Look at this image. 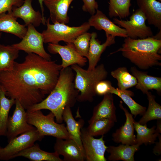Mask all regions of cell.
<instances>
[{
	"label": "cell",
	"instance_id": "obj_27",
	"mask_svg": "<svg viewBox=\"0 0 161 161\" xmlns=\"http://www.w3.org/2000/svg\"><path fill=\"white\" fill-rule=\"evenodd\" d=\"M19 51L12 45L0 44V72L13 69L15 60L18 57Z\"/></svg>",
	"mask_w": 161,
	"mask_h": 161
},
{
	"label": "cell",
	"instance_id": "obj_36",
	"mask_svg": "<svg viewBox=\"0 0 161 161\" xmlns=\"http://www.w3.org/2000/svg\"><path fill=\"white\" fill-rule=\"evenodd\" d=\"M113 87L110 81L105 80H100L97 83L95 87L96 95L101 96L110 93Z\"/></svg>",
	"mask_w": 161,
	"mask_h": 161
},
{
	"label": "cell",
	"instance_id": "obj_2",
	"mask_svg": "<svg viewBox=\"0 0 161 161\" xmlns=\"http://www.w3.org/2000/svg\"><path fill=\"white\" fill-rule=\"evenodd\" d=\"M74 78L73 70L71 67L62 69L57 82L49 95L28 110H49L55 115L57 122L62 123L63 114L65 108L67 106L71 108L74 106L79 93L75 87Z\"/></svg>",
	"mask_w": 161,
	"mask_h": 161
},
{
	"label": "cell",
	"instance_id": "obj_15",
	"mask_svg": "<svg viewBox=\"0 0 161 161\" xmlns=\"http://www.w3.org/2000/svg\"><path fill=\"white\" fill-rule=\"evenodd\" d=\"M55 151L64 157L63 161H83L84 153L77 144L71 139L56 138L54 146Z\"/></svg>",
	"mask_w": 161,
	"mask_h": 161
},
{
	"label": "cell",
	"instance_id": "obj_19",
	"mask_svg": "<svg viewBox=\"0 0 161 161\" xmlns=\"http://www.w3.org/2000/svg\"><path fill=\"white\" fill-rule=\"evenodd\" d=\"M104 118L110 119L115 122L117 121L113 97L111 93L104 95L102 100L94 107L88 123L89 124L97 120Z\"/></svg>",
	"mask_w": 161,
	"mask_h": 161
},
{
	"label": "cell",
	"instance_id": "obj_23",
	"mask_svg": "<svg viewBox=\"0 0 161 161\" xmlns=\"http://www.w3.org/2000/svg\"><path fill=\"white\" fill-rule=\"evenodd\" d=\"M17 18L13 16L11 11L0 15V32L13 34L22 39L27 30L25 25L19 24Z\"/></svg>",
	"mask_w": 161,
	"mask_h": 161
},
{
	"label": "cell",
	"instance_id": "obj_31",
	"mask_svg": "<svg viewBox=\"0 0 161 161\" xmlns=\"http://www.w3.org/2000/svg\"><path fill=\"white\" fill-rule=\"evenodd\" d=\"M146 94L148 101V108L138 122L142 125L151 120H161V106L156 102L155 96L151 92L148 91Z\"/></svg>",
	"mask_w": 161,
	"mask_h": 161
},
{
	"label": "cell",
	"instance_id": "obj_16",
	"mask_svg": "<svg viewBox=\"0 0 161 161\" xmlns=\"http://www.w3.org/2000/svg\"><path fill=\"white\" fill-rule=\"evenodd\" d=\"M32 2V0H24L21 6L13 8L12 14L16 18L22 19L26 26L30 24L35 27L39 26L41 24L45 25L46 19L43 18L39 11L34 10Z\"/></svg>",
	"mask_w": 161,
	"mask_h": 161
},
{
	"label": "cell",
	"instance_id": "obj_40",
	"mask_svg": "<svg viewBox=\"0 0 161 161\" xmlns=\"http://www.w3.org/2000/svg\"><path fill=\"white\" fill-rule=\"evenodd\" d=\"M161 120H157V126L156 127V130L159 133H161Z\"/></svg>",
	"mask_w": 161,
	"mask_h": 161
},
{
	"label": "cell",
	"instance_id": "obj_13",
	"mask_svg": "<svg viewBox=\"0 0 161 161\" xmlns=\"http://www.w3.org/2000/svg\"><path fill=\"white\" fill-rule=\"evenodd\" d=\"M119 106L125 113L126 120L124 125L112 134V140L117 143L130 145L137 144L136 136L134 134L135 120L133 115L123 107L121 101H120Z\"/></svg>",
	"mask_w": 161,
	"mask_h": 161
},
{
	"label": "cell",
	"instance_id": "obj_1",
	"mask_svg": "<svg viewBox=\"0 0 161 161\" xmlns=\"http://www.w3.org/2000/svg\"><path fill=\"white\" fill-rule=\"evenodd\" d=\"M62 69L55 61L27 54L22 62H15L12 70L0 72V84L6 96L18 100L27 110L52 90Z\"/></svg>",
	"mask_w": 161,
	"mask_h": 161
},
{
	"label": "cell",
	"instance_id": "obj_38",
	"mask_svg": "<svg viewBox=\"0 0 161 161\" xmlns=\"http://www.w3.org/2000/svg\"><path fill=\"white\" fill-rule=\"evenodd\" d=\"M159 142L156 143V145L153 149V153L157 155H160L161 153V136L160 134L158 137Z\"/></svg>",
	"mask_w": 161,
	"mask_h": 161
},
{
	"label": "cell",
	"instance_id": "obj_7",
	"mask_svg": "<svg viewBox=\"0 0 161 161\" xmlns=\"http://www.w3.org/2000/svg\"><path fill=\"white\" fill-rule=\"evenodd\" d=\"M113 22L124 28L128 37L132 39L145 38L154 36L151 30L146 25V17L139 8L131 16L129 20L119 19L115 18Z\"/></svg>",
	"mask_w": 161,
	"mask_h": 161
},
{
	"label": "cell",
	"instance_id": "obj_24",
	"mask_svg": "<svg viewBox=\"0 0 161 161\" xmlns=\"http://www.w3.org/2000/svg\"><path fill=\"white\" fill-rule=\"evenodd\" d=\"M22 157L32 161H63L59 155L55 152H47L41 150L39 145L36 143L20 152L13 159Z\"/></svg>",
	"mask_w": 161,
	"mask_h": 161
},
{
	"label": "cell",
	"instance_id": "obj_20",
	"mask_svg": "<svg viewBox=\"0 0 161 161\" xmlns=\"http://www.w3.org/2000/svg\"><path fill=\"white\" fill-rule=\"evenodd\" d=\"M149 24L161 29V3L157 0H136Z\"/></svg>",
	"mask_w": 161,
	"mask_h": 161
},
{
	"label": "cell",
	"instance_id": "obj_44",
	"mask_svg": "<svg viewBox=\"0 0 161 161\" xmlns=\"http://www.w3.org/2000/svg\"><path fill=\"white\" fill-rule=\"evenodd\" d=\"M1 148V147L0 146V148Z\"/></svg>",
	"mask_w": 161,
	"mask_h": 161
},
{
	"label": "cell",
	"instance_id": "obj_10",
	"mask_svg": "<svg viewBox=\"0 0 161 161\" xmlns=\"http://www.w3.org/2000/svg\"><path fill=\"white\" fill-rule=\"evenodd\" d=\"M13 114L9 116L6 136L9 142L19 135L32 130L35 128L29 124L25 109L17 100Z\"/></svg>",
	"mask_w": 161,
	"mask_h": 161
},
{
	"label": "cell",
	"instance_id": "obj_4",
	"mask_svg": "<svg viewBox=\"0 0 161 161\" xmlns=\"http://www.w3.org/2000/svg\"><path fill=\"white\" fill-rule=\"evenodd\" d=\"M71 67L76 73L75 87L80 93L77 100L92 102L96 95L95 88L96 84L105 80L107 76L108 73L104 65L101 64L91 70L84 69L76 64L72 65Z\"/></svg>",
	"mask_w": 161,
	"mask_h": 161
},
{
	"label": "cell",
	"instance_id": "obj_42",
	"mask_svg": "<svg viewBox=\"0 0 161 161\" xmlns=\"http://www.w3.org/2000/svg\"><path fill=\"white\" fill-rule=\"evenodd\" d=\"M1 32H0V38L1 37Z\"/></svg>",
	"mask_w": 161,
	"mask_h": 161
},
{
	"label": "cell",
	"instance_id": "obj_30",
	"mask_svg": "<svg viewBox=\"0 0 161 161\" xmlns=\"http://www.w3.org/2000/svg\"><path fill=\"white\" fill-rule=\"evenodd\" d=\"M111 75L117 81L118 89L121 90L135 86L137 83L136 78L128 72L124 67H119L111 72Z\"/></svg>",
	"mask_w": 161,
	"mask_h": 161
},
{
	"label": "cell",
	"instance_id": "obj_5",
	"mask_svg": "<svg viewBox=\"0 0 161 161\" xmlns=\"http://www.w3.org/2000/svg\"><path fill=\"white\" fill-rule=\"evenodd\" d=\"M49 18L46 19L47 28L41 33L44 43L58 44L61 41L67 43H73L79 35L87 32L90 28L88 22L77 27H70L66 24L56 22L50 23Z\"/></svg>",
	"mask_w": 161,
	"mask_h": 161
},
{
	"label": "cell",
	"instance_id": "obj_32",
	"mask_svg": "<svg viewBox=\"0 0 161 161\" xmlns=\"http://www.w3.org/2000/svg\"><path fill=\"white\" fill-rule=\"evenodd\" d=\"M131 0H109V15L110 18H124L130 15Z\"/></svg>",
	"mask_w": 161,
	"mask_h": 161
},
{
	"label": "cell",
	"instance_id": "obj_29",
	"mask_svg": "<svg viewBox=\"0 0 161 161\" xmlns=\"http://www.w3.org/2000/svg\"><path fill=\"white\" fill-rule=\"evenodd\" d=\"M110 93L119 97L129 107L134 117L138 115H143L146 110V107L138 103L132 99L131 97L134 96V93L131 91L121 90L113 87Z\"/></svg>",
	"mask_w": 161,
	"mask_h": 161
},
{
	"label": "cell",
	"instance_id": "obj_17",
	"mask_svg": "<svg viewBox=\"0 0 161 161\" xmlns=\"http://www.w3.org/2000/svg\"><path fill=\"white\" fill-rule=\"evenodd\" d=\"M106 35V38L105 42L101 44L100 42L97 39V33L95 32L91 33L87 58L89 61L88 70H91L94 69L100 60L102 53L106 47L115 43V37L108 34Z\"/></svg>",
	"mask_w": 161,
	"mask_h": 161
},
{
	"label": "cell",
	"instance_id": "obj_25",
	"mask_svg": "<svg viewBox=\"0 0 161 161\" xmlns=\"http://www.w3.org/2000/svg\"><path fill=\"white\" fill-rule=\"evenodd\" d=\"M137 144L133 145L120 144L117 146H108L106 151L110 154L108 158L109 161H134V155L139 149Z\"/></svg>",
	"mask_w": 161,
	"mask_h": 161
},
{
	"label": "cell",
	"instance_id": "obj_8",
	"mask_svg": "<svg viewBox=\"0 0 161 161\" xmlns=\"http://www.w3.org/2000/svg\"><path fill=\"white\" fill-rule=\"evenodd\" d=\"M44 137L35 129L21 134L8 142L4 147L0 148V160L8 161L21 151L32 145Z\"/></svg>",
	"mask_w": 161,
	"mask_h": 161
},
{
	"label": "cell",
	"instance_id": "obj_11",
	"mask_svg": "<svg viewBox=\"0 0 161 161\" xmlns=\"http://www.w3.org/2000/svg\"><path fill=\"white\" fill-rule=\"evenodd\" d=\"M103 135L95 139L89 134L86 129L81 130V139L85 160L87 161H106L104 155L108 146L103 139Z\"/></svg>",
	"mask_w": 161,
	"mask_h": 161
},
{
	"label": "cell",
	"instance_id": "obj_21",
	"mask_svg": "<svg viewBox=\"0 0 161 161\" xmlns=\"http://www.w3.org/2000/svg\"><path fill=\"white\" fill-rule=\"evenodd\" d=\"M131 71L137 80L135 88L146 94L149 90L154 89L158 93L161 92V78L154 77L132 67Z\"/></svg>",
	"mask_w": 161,
	"mask_h": 161
},
{
	"label": "cell",
	"instance_id": "obj_41",
	"mask_svg": "<svg viewBox=\"0 0 161 161\" xmlns=\"http://www.w3.org/2000/svg\"><path fill=\"white\" fill-rule=\"evenodd\" d=\"M161 30H160V31H159V32L157 34H156L155 35V36H152V37L155 38V39H157V40H161Z\"/></svg>",
	"mask_w": 161,
	"mask_h": 161
},
{
	"label": "cell",
	"instance_id": "obj_37",
	"mask_svg": "<svg viewBox=\"0 0 161 161\" xmlns=\"http://www.w3.org/2000/svg\"><path fill=\"white\" fill-rule=\"evenodd\" d=\"M83 4L82 9L83 11L89 13L91 15H94L98 9V5L95 0H82Z\"/></svg>",
	"mask_w": 161,
	"mask_h": 161
},
{
	"label": "cell",
	"instance_id": "obj_6",
	"mask_svg": "<svg viewBox=\"0 0 161 161\" xmlns=\"http://www.w3.org/2000/svg\"><path fill=\"white\" fill-rule=\"evenodd\" d=\"M28 123L34 126L43 136H51L56 138L70 139L65 125L55 122V116L51 112L44 115L41 110H27Z\"/></svg>",
	"mask_w": 161,
	"mask_h": 161
},
{
	"label": "cell",
	"instance_id": "obj_18",
	"mask_svg": "<svg viewBox=\"0 0 161 161\" xmlns=\"http://www.w3.org/2000/svg\"><path fill=\"white\" fill-rule=\"evenodd\" d=\"M74 0H44V3L49 12L50 20L65 24L68 23L69 17L68 11Z\"/></svg>",
	"mask_w": 161,
	"mask_h": 161
},
{
	"label": "cell",
	"instance_id": "obj_34",
	"mask_svg": "<svg viewBox=\"0 0 161 161\" xmlns=\"http://www.w3.org/2000/svg\"><path fill=\"white\" fill-rule=\"evenodd\" d=\"M91 33L84 32L78 37L73 42L77 51L81 56L87 58Z\"/></svg>",
	"mask_w": 161,
	"mask_h": 161
},
{
	"label": "cell",
	"instance_id": "obj_22",
	"mask_svg": "<svg viewBox=\"0 0 161 161\" xmlns=\"http://www.w3.org/2000/svg\"><path fill=\"white\" fill-rule=\"evenodd\" d=\"M71 108L67 106L65 108L63 114V121L66 123V128L70 139L74 140L84 153L81 139V130L84 121L82 119L76 121L72 115Z\"/></svg>",
	"mask_w": 161,
	"mask_h": 161
},
{
	"label": "cell",
	"instance_id": "obj_26",
	"mask_svg": "<svg viewBox=\"0 0 161 161\" xmlns=\"http://www.w3.org/2000/svg\"><path fill=\"white\" fill-rule=\"evenodd\" d=\"M16 100L6 97L5 91L0 84V136H6L9 114Z\"/></svg>",
	"mask_w": 161,
	"mask_h": 161
},
{
	"label": "cell",
	"instance_id": "obj_28",
	"mask_svg": "<svg viewBox=\"0 0 161 161\" xmlns=\"http://www.w3.org/2000/svg\"><path fill=\"white\" fill-rule=\"evenodd\" d=\"M134 126L137 133V144L140 146L143 144L147 145L155 143L157 137L160 134L156 131V126H155L149 128L147 127L146 124H141L135 121Z\"/></svg>",
	"mask_w": 161,
	"mask_h": 161
},
{
	"label": "cell",
	"instance_id": "obj_33",
	"mask_svg": "<svg viewBox=\"0 0 161 161\" xmlns=\"http://www.w3.org/2000/svg\"><path fill=\"white\" fill-rule=\"evenodd\" d=\"M113 120L107 118L101 119L89 123L86 129L88 133L93 136L103 135L113 127Z\"/></svg>",
	"mask_w": 161,
	"mask_h": 161
},
{
	"label": "cell",
	"instance_id": "obj_14",
	"mask_svg": "<svg viewBox=\"0 0 161 161\" xmlns=\"http://www.w3.org/2000/svg\"><path fill=\"white\" fill-rule=\"evenodd\" d=\"M88 22L91 27L97 30H103L106 34L114 37H128L126 31L111 21L101 11L97 9L95 13L89 19Z\"/></svg>",
	"mask_w": 161,
	"mask_h": 161
},
{
	"label": "cell",
	"instance_id": "obj_3",
	"mask_svg": "<svg viewBox=\"0 0 161 161\" xmlns=\"http://www.w3.org/2000/svg\"><path fill=\"white\" fill-rule=\"evenodd\" d=\"M161 40L152 37L143 39L126 38L122 47L111 55L121 52L122 55L142 69L161 65Z\"/></svg>",
	"mask_w": 161,
	"mask_h": 161
},
{
	"label": "cell",
	"instance_id": "obj_39",
	"mask_svg": "<svg viewBox=\"0 0 161 161\" xmlns=\"http://www.w3.org/2000/svg\"><path fill=\"white\" fill-rule=\"evenodd\" d=\"M44 0H38L39 4L41 8V14L43 18L45 20L46 19V18L44 16V8L43 6V4Z\"/></svg>",
	"mask_w": 161,
	"mask_h": 161
},
{
	"label": "cell",
	"instance_id": "obj_43",
	"mask_svg": "<svg viewBox=\"0 0 161 161\" xmlns=\"http://www.w3.org/2000/svg\"><path fill=\"white\" fill-rule=\"evenodd\" d=\"M157 0L158 1H160V2H161V0Z\"/></svg>",
	"mask_w": 161,
	"mask_h": 161
},
{
	"label": "cell",
	"instance_id": "obj_12",
	"mask_svg": "<svg viewBox=\"0 0 161 161\" xmlns=\"http://www.w3.org/2000/svg\"><path fill=\"white\" fill-rule=\"evenodd\" d=\"M66 44L62 46L59 44L48 43L47 50L51 54L60 55L62 60L61 65L62 69L75 64L81 67L84 66L87 62V58L78 53L72 43Z\"/></svg>",
	"mask_w": 161,
	"mask_h": 161
},
{
	"label": "cell",
	"instance_id": "obj_35",
	"mask_svg": "<svg viewBox=\"0 0 161 161\" xmlns=\"http://www.w3.org/2000/svg\"><path fill=\"white\" fill-rule=\"evenodd\" d=\"M24 0H0V15L12 11L14 7L21 6Z\"/></svg>",
	"mask_w": 161,
	"mask_h": 161
},
{
	"label": "cell",
	"instance_id": "obj_9",
	"mask_svg": "<svg viewBox=\"0 0 161 161\" xmlns=\"http://www.w3.org/2000/svg\"><path fill=\"white\" fill-rule=\"evenodd\" d=\"M27 32L19 42L12 45L20 50L27 54L34 53L47 60H51V56L45 51L41 33L38 32L31 24L27 26Z\"/></svg>",
	"mask_w": 161,
	"mask_h": 161
}]
</instances>
